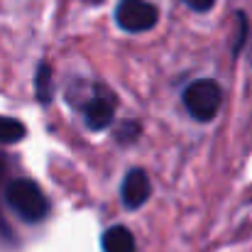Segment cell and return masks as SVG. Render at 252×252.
I'll list each match as a JSON object with an SVG mask.
<instances>
[{"label":"cell","instance_id":"6da1fadb","mask_svg":"<svg viewBox=\"0 0 252 252\" xmlns=\"http://www.w3.org/2000/svg\"><path fill=\"white\" fill-rule=\"evenodd\" d=\"M5 201L27 223H39L49 213V201L32 179H12L5 189Z\"/></svg>","mask_w":252,"mask_h":252},{"label":"cell","instance_id":"7a4b0ae2","mask_svg":"<svg viewBox=\"0 0 252 252\" xmlns=\"http://www.w3.org/2000/svg\"><path fill=\"white\" fill-rule=\"evenodd\" d=\"M220 103H223V91H220V86L216 81H211V79L191 81L184 88V105H186L189 115L201 120V123L213 120L218 108H220Z\"/></svg>","mask_w":252,"mask_h":252},{"label":"cell","instance_id":"3957f363","mask_svg":"<svg viewBox=\"0 0 252 252\" xmlns=\"http://www.w3.org/2000/svg\"><path fill=\"white\" fill-rule=\"evenodd\" d=\"M157 20H159V10L150 0H120L115 5V22L120 30L130 34L152 30Z\"/></svg>","mask_w":252,"mask_h":252},{"label":"cell","instance_id":"277c9868","mask_svg":"<svg viewBox=\"0 0 252 252\" xmlns=\"http://www.w3.org/2000/svg\"><path fill=\"white\" fill-rule=\"evenodd\" d=\"M150 191H152V184H150L147 171L145 169H130L125 174V179H123V186H120L123 206L127 211H137L150 198Z\"/></svg>","mask_w":252,"mask_h":252},{"label":"cell","instance_id":"5b68a950","mask_svg":"<svg viewBox=\"0 0 252 252\" xmlns=\"http://www.w3.org/2000/svg\"><path fill=\"white\" fill-rule=\"evenodd\" d=\"M81 110H84L86 125L91 130H105L115 118V100H113V95L95 93L81 105Z\"/></svg>","mask_w":252,"mask_h":252},{"label":"cell","instance_id":"8992f818","mask_svg":"<svg viewBox=\"0 0 252 252\" xmlns=\"http://www.w3.org/2000/svg\"><path fill=\"white\" fill-rule=\"evenodd\" d=\"M103 252H135V235L125 225H113L103 233Z\"/></svg>","mask_w":252,"mask_h":252},{"label":"cell","instance_id":"52a82bcc","mask_svg":"<svg viewBox=\"0 0 252 252\" xmlns=\"http://www.w3.org/2000/svg\"><path fill=\"white\" fill-rule=\"evenodd\" d=\"M34 93L39 103H49L54 98V79H52V66L47 62L37 64V74H34Z\"/></svg>","mask_w":252,"mask_h":252},{"label":"cell","instance_id":"ba28073f","mask_svg":"<svg viewBox=\"0 0 252 252\" xmlns=\"http://www.w3.org/2000/svg\"><path fill=\"white\" fill-rule=\"evenodd\" d=\"M27 135V127L15 120V118H5L0 115V145H15Z\"/></svg>","mask_w":252,"mask_h":252},{"label":"cell","instance_id":"9c48e42d","mask_svg":"<svg viewBox=\"0 0 252 252\" xmlns=\"http://www.w3.org/2000/svg\"><path fill=\"white\" fill-rule=\"evenodd\" d=\"M140 123H135V120H125V123H120L118 125V130H115V140L120 142V145H130V142H135L137 137H140Z\"/></svg>","mask_w":252,"mask_h":252},{"label":"cell","instance_id":"30bf717a","mask_svg":"<svg viewBox=\"0 0 252 252\" xmlns=\"http://www.w3.org/2000/svg\"><path fill=\"white\" fill-rule=\"evenodd\" d=\"M245 44H248V15L238 12V37L233 42V54H240Z\"/></svg>","mask_w":252,"mask_h":252},{"label":"cell","instance_id":"8fae6325","mask_svg":"<svg viewBox=\"0 0 252 252\" xmlns=\"http://www.w3.org/2000/svg\"><path fill=\"white\" fill-rule=\"evenodd\" d=\"M193 12H208L213 5H216V0H184Z\"/></svg>","mask_w":252,"mask_h":252},{"label":"cell","instance_id":"7c38bea8","mask_svg":"<svg viewBox=\"0 0 252 252\" xmlns=\"http://www.w3.org/2000/svg\"><path fill=\"white\" fill-rule=\"evenodd\" d=\"M0 235H2V238H10V233H7V223H5L2 213H0Z\"/></svg>","mask_w":252,"mask_h":252},{"label":"cell","instance_id":"4fadbf2b","mask_svg":"<svg viewBox=\"0 0 252 252\" xmlns=\"http://www.w3.org/2000/svg\"><path fill=\"white\" fill-rule=\"evenodd\" d=\"M5 171H7V159H5V155H0V181H2Z\"/></svg>","mask_w":252,"mask_h":252},{"label":"cell","instance_id":"5bb4252c","mask_svg":"<svg viewBox=\"0 0 252 252\" xmlns=\"http://www.w3.org/2000/svg\"><path fill=\"white\" fill-rule=\"evenodd\" d=\"M248 62L252 64V42H250V47H248Z\"/></svg>","mask_w":252,"mask_h":252}]
</instances>
